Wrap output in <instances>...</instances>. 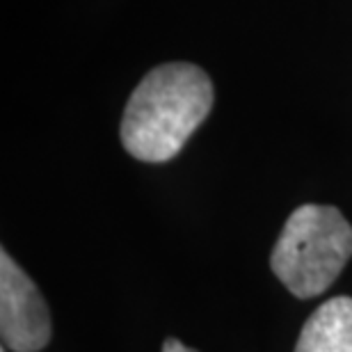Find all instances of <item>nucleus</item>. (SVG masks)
<instances>
[{
	"instance_id": "1",
	"label": "nucleus",
	"mask_w": 352,
	"mask_h": 352,
	"mask_svg": "<svg viewBox=\"0 0 352 352\" xmlns=\"http://www.w3.org/2000/svg\"><path fill=\"white\" fill-rule=\"evenodd\" d=\"M213 108V82L201 67L170 62L151 69L133 89L122 119L124 149L142 163L179 153Z\"/></svg>"
},
{
	"instance_id": "2",
	"label": "nucleus",
	"mask_w": 352,
	"mask_h": 352,
	"mask_svg": "<svg viewBox=\"0 0 352 352\" xmlns=\"http://www.w3.org/2000/svg\"><path fill=\"white\" fill-rule=\"evenodd\" d=\"M352 256V227L334 206L295 208L270 254V267L295 298L325 293Z\"/></svg>"
},
{
	"instance_id": "3",
	"label": "nucleus",
	"mask_w": 352,
	"mask_h": 352,
	"mask_svg": "<svg viewBox=\"0 0 352 352\" xmlns=\"http://www.w3.org/2000/svg\"><path fill=\"white\" fill-rule=\"evenodd\" d=\"M0 336L12 352H39L51 341V314L37 284L0 252Z\"/></svg>"
},
{
	"instance_id": "4",
	"label": "nucleus",
	"mask_w": 352,
	"mask_h": 352,
	"mask_svg": "<svg viewBox=\"0 0 352 352\" xmlns=\"http://www.w3.org/2000/svg\"><path fill=\"white\" fill-rule=\"evenodd\" d=\"M295 352H352V298L322 302L302 327Z\"/></svg>"
},
{
	"instance_id": "5",
	"label": "nucleus",
	"mask_w": 352,
	"mask_h": 352,
	"mask_svg": "<svg viewBox=\"0 0 352 352\" xmlns=\"http://www.w3.org/2000/svg\"><path fill=\"white\" fill-rule=\"evenodd\" d=\"M163 352H197V350L188 348L186 343H181L179 339L170 336V339H165V343H163Z\"/></svg>"
},
{
	"instance_id": "6",
	"label": "nucleus",
	"mask_w": 352,
	"mask_h": 352,
	"mask_svg": "<svg viewBox=\"0 0 352 352\" xmlns=\"http://www.w3.org/2000/svg\"><path fill=\"white\" fill-rule=\"evenodd\" d=\"M0 352H7V348H5V346H3V350H0Z\"/></svg>"
}]
</instances>
